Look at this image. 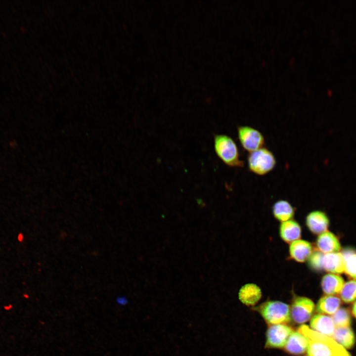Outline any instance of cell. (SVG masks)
Listing matches in <instances>:
<instances>
[{"label":"cell","instance_id":"obj_1","mask_svg":"<svg viewBox=\"0 0 356 356\" xmlns=\"http://www.w3.org/2000/svg\"><path fill=\"white\" fill-rule=\"evenodd\" d=\"M298 332L309 339V356H352L331 337L312 330L306 325H301Z\"/></svg>","mask_w":356,"mask_h":356},{"label":"cell","instance_id":"obj_2","mask_svg":"<svg viewBox=\"0 0 356 356\" xmlns=\"http://www.w3.org/2000/svg\"><path fill=\"white\" fill-rule=\"evenodd\" d=\"M214 147L218 157L226 165L233 167L243 166L244 162L240 159L237 145L230 137L223 134L216 135Z\"/></svg>","mask_w":356,"mask_h":356},{"label":"cell","instance_id":"obj_3","mask_svg":"<svg viewBox=\"0 0 356 356\" xmlns=\"http://www.w3.org/2000/svg\"><path fill=\"white\" fill-rule=\"evenodd\" d=\"M257 310L271 325L286 323L290 320V307L280 301H267L257 308Z\"/></svg>","mask_w":356,"mask_h":356},{"label":"cell","instance_id":"obj_4","mask_svg":"<svg viewBox=\"0 0 356 356\" xmlns=\"http://www.w3.org/2000/svg\"><path fill=\"white\" fill-rule=\"evenodd\" d=\"M249 170L258 175H265L274 168L276 161L273 153L262 147L250 152L247 158Z\"/></svg>","mask_w":356,"mask_h":356},{"label":"cell","instance_id":"obj_5","mask_svg":"<svg viewBox=\"0 0 356 356\" xmlns=\"http://www.w3.org/2000/svg\"><path fill=\"white\" fill-rule=\"evenodd\" d=\"M237 132L241 145L250 153L263 147L265 138L258 130L249 126H239Z\"/></svg>","mask_w":356,"mask_h":356},{"label":"cell","instance_id":"obj_6","mask_svg":"<svg viewBox=\"0 0 356 356\" xmlns=\"http://www.w3.org/2000/svg\"><path fill=\"white\" fill-rule=\"evenodd\" d=\"M314 309L313 301L305 297L294 298L290 308V316L293 320L298 324L308 321L311 318Z\"/></svg>","mask_w":356,"mask_h":356},{"label":"cell","instance_id":"obj_7","mask_svg":"<svg viewBox=\"0 0 356 356\" xmlns=\"http://www.w3.org/2000/svg\"><path fill=\"white\" fill-rule=\"evenodd\" d=\"M293 332L292 328L286 325L279 324L270 325L267 331L266 347L283 348Z\"/></svg>","mask_w":356,"mask_h":356},{"label":"cell","instance_id":"obj_8","mask_svg":"<svg viewBox=\"0 0 356 356\" xmlns=\"http://www.w3.org/2000/svg\"><path fill=\"white\" fill-rule=\"evenodd\" d=\"M329 220L326 215L320 211L310 213L306 218V225L313 234H320L327 230Z\"/></svg>","mask_w":356,"mask_h":356},{"label":"cell","instance_id":"obj_9","mask_svg":"<svg viewBox=\"0 0 356 356\" xmlns=\"http://www.w3.org/2000/svg\"><path fill=\"white\" fill-rule=\"evenodd\" d=\"M318 250L323 254L339 252L341 245L336 236L329 231L319 234L316 240Z\"/></svg>","mask_w":356,"mask_h":356},{"label":"cell","instance_id":"obj_10","mask_svg":"<svg viewBox=\"0 0 356 356\" xmlns=\"http://www.w3.org/2000/svg\"><path fill=\"white\" fill-rule=\"evenodd\" d=\"M323 270L331 273L340 274L344 272L345 260L341 252L324 254Z\"/></svg>","mask_w":356,"mask_h":356},{"label":"cell","instance_id":"obj_11","mask_svg":"<svg viewBox=\"0 0 356 356\" xmlns=\"http://www.w3.org/2000/svg\"><path fill=\"white\" fill-rule=\"evenodd\" d=\"M312 252V244L305 240H295L291 243L289 247L290 257L299 263H303L308 260Z\"/></svg>","mask_w":356,"mask_h":356},{"label":"cell","instance_id":"obj_12","mask_svg":"<svg viewBox=\"0 0 356 356\" xmlns=\"http://www.w3.org/2000/svg\"><path fill=\"white\" fill-rule=\"evenodd\" d=\"M309 343L305 336L299 332H293L285 345V350L294 355L303 354L308 350Z\"/></svg>","mask_w":356,"mask_h":356},{"label":"cell","instance_id":"obj_13","mask_svg":"<svg viewBox=\"0 0 356 356\" xmlns=\"http://www.w3.org/2000/svg\"><path fill=\"white\" fill-rule=\"evenodd\" d=\"M310 325L313 330L330 337H332L336 328L332 317L321 313L314 315Z\"/></svg>","mask_w":356,"mask_h":356},{"label":"cell","instance_id":"obj_14","mask_svg":"<svg viewBox=\"0 0 356 356\" xmlns=\"http://www.w3.org/2000/svg\"><path fill=\"white\" fill-rule=\"evenodd\" d=\"M344 283L343 278L339 274L328 273L322 277L321 287L325 294L334 295L340 293Z\"/></svg>","mask_w":356,"mask_h":356},{"label":"cell","instance_id":"obj_15","mask_svg":"<svg viewBox=\"0 0 356 356\" xmlns=\"http://www.w3.org/2000/svg\"><path fill=\"white\" fill-rule=\"evenodd\" d=\"M240 301L247 306L255 305L262 297L260 288L255 284L248 283L243 285L238 293Z\"/></svg>","mask_w":356,"mask_h":356},{"label":"cell","instance_id":"obj_16","mask_svg":"<svg viewBox=\"0 0 356 356\" xmlns=\"http://www.w3.org/2000/svg\"><path fill=\"white\" fill-rule=\"evenodd\" d=\"M279 233L283 241L287 243H291L300 239L301 236V228L297 222L290 220L281 223L279 228Z\"/></svg>","mask_w":356,"mask_h":356},{"label":"cell","instance_id":"obj_17","mask_svg":"<svg viewBox=\"0 0 356 356\" xmlns=\"http://www.w3.org/2000/svg\"><path fill=\"white\" fill-rule=\"evenodd\" d=\"M341 303V301L339 297L326 295L319 300L316 310L319 313L332 315L339 309Z\"/></svg>","mask_w":356,"mask_h":356},{"label":"cell","instance_id":"obj_18","mask_svg":"<svg viewBox=\"0 0 356 356\" xmlns=\"http://www.w3.org/2000/svg\"><path fill=\"white\" fill-rule=\"evenodd\" d=\"M345 349H350L355 344L356 338L350 327H336L331 337Z\"/></svg>","mask_w":356,"mask_h":356},{"label":"cell","instance_id":"obj_19","mask_svg":"<svg viewBox=\"0 0 356 356\" xmlns=\"http://www.w3.org/2000/svg\"><path fill=\"white\" fill-rule=\"evenodd\" d=\"M272 211L274 217L282 222L290 220L294 214V209L291 204L283 200L274 204Z\"/></svg>","mask_w":356,"mask_h":356},{"label":"cell","instance_id":"obj_20","mask_svg":"<svg viewBox=\"0 0 356 356\" xmlns=\"http://www.w3.org/2000/svg\"><path fill=\"white\" fill-rule=\"evenodd\" d=\"M341 253L345 260L344 272L353 279H356V250L347 248Z\"/></svg>","mask_w":356,"mask_h":356},{"label":"cell","instance_id":"obj_21","mask_svg":"<svg viewBox=\"0 0 356 356\" xmlns=\"http://www.w3.org/2000/svg\"><path fill=\"white\" fill-rule=\"evenodd\" d=\"M340 295L341 299L346 303L356 301V279L345 282Z\"/></svg>","mask_w":356,"mask_h":356},{"label":"cell","instance_id":"obj_22","mask_svg":"<svg viewBox=\"0 0 356 356\" xmlns=\"http://www.w3.org/2000/svg\"><path fill=\"white\" fill-rule=\"evenodd\" d=\"M335 327H348L351 325L350 315L345 308H339L332 315Z\"/></svg>","mask_w":356,"mask_h":356},{"label":"cell","instance_id":"obj_23","mask_svg":"<svg viewBox=\"0 0 356 356\" xmlns=\"http://www.w3.org/2000/svg\"><path fill=\"white\" fill-rule=\"evenodd\" d=\"M323 256L324 254L318 250L313 251L308 260L310 267L316 271L323 270L322 261Z\"/></svg>","mask_w":356,"mask_h":356},{"label":"cell","instance_id":"obj_24","mask_svg":"<svg viewBox=\"0 0 356 356\" xmlns=\"http://www.w3.org/2000/svg\"><path fill=\"white\" fill-rule=\"evenodd\" d=\"M117 302L121 305H124L127 304V300L124 297H119L116 300Z\"/></svg>","mask_w":356,"mask_h":356},{"label":"cell","instance_id":"obj_25","mask_svg":"<svg viewBox=\"0 0 356 356\" xmlns=\"http://www.w3.org/2000/svg\"><path fill=\"white\" fill-rule=\"evenodd\" d=\"M352 312H353L354 315L356 318V301L355 302V303L353 305V308H352Z\"/></svg>","mask_w":356,"mask_h":356}]
</instances>
